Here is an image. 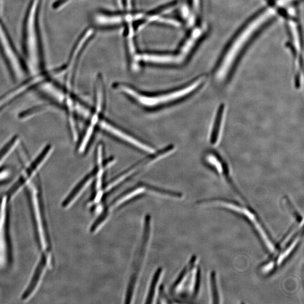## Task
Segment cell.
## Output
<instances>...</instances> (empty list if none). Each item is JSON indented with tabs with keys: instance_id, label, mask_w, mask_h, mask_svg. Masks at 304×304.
Instances as JSON below:
<instances>
[{
	"instance_id": "cell-1",
	"label": "cell",
	"mask_w": 304,
	"mask_h": 304,
	"mask_svg": "<svg viewBox=\"0 0 304 304\" xmlns=\"http://www.w3.org/2000/svg\"><path fill=\"white\" fill-rule=\"evenodd\" d=\"M271 7L265 8L260 11L251 20L243 25L242 30H239L238 35L235 36L231 44L228 46L226 51L224 52L222 56L214 70L215 81L219 85L224 86L229 82L236 69L239 62V51H242L252 41L254 36L257 35L254 32L260 31V29L267 23V19L272 17L273 10Z\"/></svg>"
},
{
	"instance_id": "cell-2",
	"label": "cell",
	"mask_w": 304,
	"mask_h": 304,
	"mask_svg": "<svg viewBox=\"0 0 304 304\" xmlns=\"http://www.w3.org/2000/svg\"><path fill=\"white\" fill-rule=\"evenodd\" d=\"M25 189L27 195L38 249L41 254L52 256L51 235L39 175L30 181Z\"/></svg>"
},
{
	"instance_id": "cell-3",
	"label": "cell",
	"mask_w": 304,
	"mask_h": 304,
	"mask_svg": "<svg viewBox=\"0 0 304 304\" xmlns=\"http://www.w3.org/2000/svg\"><path fill=\"white\" fill-rule=\"evenodd\" d=\"M204 206L218 207L236 214L245 219L253 228L261 244L271 255L277 248V243L258 213L248 203H239L223 198H211L199 201Z\"/></svg>"
},
{
	"instance_id": "cell-4",
	"label": "cell",
	"mask_w": 304,
	"mask_h": 304,
	"mask_svg": "<svg viewBox=\"0 0 304 304\" xmlns=\"http://www.w3.org/2000/svg\"><path fill=\"white\" fill-rule=\"evenodd\" d=\"M201 274L199 258L194 254L173 285L172 294L177 302H192L197 298L200 290Z\"/></svg>"
},
{
	"instance_id": "cell-5",
	"label": "cell",
	"mask_w": 304,
	"mask_h": 304,
	"mask_svg": "<svg viewBox=\"0 0 304 304\" xmlns=\"http://www.w3.org/2000/svg\"><path fill=\"white\" fill-rule=\"evenodd\" d=\"M299 226H292L280 240L277 243L275 252L270 255L269 259L259 267L261 275L268 276L272 275L286 264L299 248L302 242L303 232Z\"/></svg>"
},
{
	"instance_id": "cell-6",
	"label": "cell",
	"mask_w": 304,
	"mask_h": 304,
	"mask_svg": "<svg viewBox=\"0 0 304 304\" xmlns=\"http://www.w3.org/2000/svg\"><path fill=\"white\" fill-rule=\"evenodd\" d=\"M207 79V74H201L192 79L187 85L182 87V88L174 91L172 93L165 95V96L155 98L140 96L134 90L126 87H122L121 89L127 93L130 94L131 96L134 97L140 103L147 106H153L162 103V102L180 100L181 99L193 96L203 89L206 85Z\"/></svg>"
},
{
	"instance_id": "cell-7",
	"label": "cell",
	"mask_w": 304,
	"mask_h": 304,
	"mask_svg": "<svg viewBox=\"0 0 304 304\" xmlns=\"http://www.w3.org/2000/svg\"><path fill=\"white\" fill-rule=\"evenodd\" d=\"M10 200L5 194L0 198V271L12 263V248L10 233Z\"/></svg>"
},
{
	"instance_id": "cell-8",
	"label": "cell",
	"mask_w": 304,
	"mask_h": 304,
	"mask_svg": "<svg viewBox=\"0 0 304 304\" xmlns=\"http://www.w3.org/2000/svg\"><path fill=\"white\" fill-rule=\"evenodd\" d=\"M53 150L52 146L48 144L41 151L39 155L33 159L29 165L25 167L14 183L7 190L5 195L11 201L20 193L22 189H25L26 185L32 180L39 173L41 167L50 157Z\"/></svg>"
},
{
	"instance_id": "cell-9",
	"label": "cell",
	"mask_w": 304,
	"mask_h": 304,
	"mask_svg": "<svg viewBox=\"0 0 304 304\" xmlns=\"http://www.w3.org/2000/svg\"><path fill=\"white\" fill-rule=\"evenodd\" d=\"M203 161L209 169L214 172L222 178L233 192L237 196L243 203H248L244 196L239 191L236 185L231 177L229 164L226 158L218 151L214 150H208L204 152L203 155Z\"/></svg>"
},
{
	"instance_id": "cell-10",
	"label": "cell",
	"mask_w": 304,
	"mask_h": 304,
	"mask_svg": "<svg viewBox=\"0 0 304 304\" xmlns=\"http://www.w3.org/2000/svg\"><path fill=\"white\" fill-rule=\"evenodd\" d=\"M52 256L40 254L29 282L22 294V301L28 302L36 295L48 272L52 269L54 264Z\"/></svg>"
},
{
	"instance_id": "cell-11",
	"label": "cell",
	"mask_w": 304,
	"mask_h": 304,
	"mask_svg": "<svg viewBox=\"0 0 304 304\" xmlns=\"http://www.w3.org/2000/svg\"><path fill=\"white\" fill-rule=\"evenodd\" d=\"M44 77L42 74L30 78L16 88L11 90L9 92L3 94L0 97V112L11 102L25 93L26 91L36 87L44 81Z\"/></svg>"
},
{
	"instance_id": "cell-12",
	"label": "cell",
	"mask_w": 304,
	"mask_h": 304,
	"mask_svg": "<svg viewBox=\"0 0 304 304\" xmlns=\"http://www.w3.org/2000/svg\"><path fill=\"white\" fill-rule=\"evenodd\" d=\"M149 220L150 219L147 217L146 218V231L144 232L146 234V236L144 237V240L145 241H143V245H142L141 248H140L139 254H138V257H137V259L135 262L136 263L134 264V271H133L131 278L130 280V283H129L128 284L126 298V300H128H128H130L132 299V294L134 293V290L136 283V280L138 279V277L140 271V268L142 267V262L144 257H145L147 243L148 242V239H149L150 228L148 227L150 224Z\"/></svg>"
},
{
	"instance_id": "cell-13",
	"label": "cell",
	"mask_w": 304,
	"mask_h": 304,
	"mask_svg": "<svg viewBox=\"0 0 304 304\" xmlns=\"http://www.w3.org/2000/svg\"><path fill=\"white\" fill-rule=\"evenodd\" d=\"M226 111V104L222 102L216 109L214 119H213L210 134L209 143L211 146H215L219 142L222 135V129Z\"/></svg>"
},
{
	"instance_id": "cell-14",
	"label": "cell",
	"mask_w": 304,
	"mask_h": 304,
	"mask_svg": "<svg viewBox=\"0 0 304 304\" xmlns=\"http://www.w3.org/2000/svg\"><path fill=\"white\" fill-rule=\"evenodd\" d=\"M101 126L105 129V130L111 132L114 135H116L118 137H120V138L123 139L128 143H131L132 145H134L136 147H138L140 149L145 151L148 153H154V150L149 147L145 145L143 143H140L137 141L134 138H132L131 136L124 134L123 132L117 130V129L114 128L111 125H108L107 123H105L104 121H102L101 124Z\"/></svg>"
},
{
	"instance_id": "cell-15",
	"label": "cell",
	"mask_w": 304,
	"mask_h": 304,
	"mask_svg": "<svg viewBox=\"0 0 304 304\" xmlns=\"http://www.w3.org/2000/svg\"><path fill=\"white\" fill-rule=\"evenodd\" d=\"M208 292L211 303L218 304L221 300L217 275L214 271L209 272L208 276Z\"/></svg>"
},
{
	"instance_id": "cell-16",
	"label": "cell",
	"mask_w": 304,
	"mask_h": 304,
	"mask_svg": "<svg viewBox=\"0 0 304 304\" xmlns=\"http://www.w3.org/2000/svg\"><path fill=\"white\" fill-rule=\"evenodd\" d=\"M284 206L287 208L289 213L291 215L292 217L295 220L296 223L300 227H303L304 219L303 216L300 214L298 209L294 206L291 200L287 196L284 197L282 200Z\"/></svg>"
},
{
	"instance_id": "cell-17",
	"label": "cell",
	"mask_w": 304,
	"mask_h": 304,
	"mask_svg": "<svg viewBox=\"0 0 304 304\" xmlns=\"http://www.w3.org/2000/svg\"><path fill=\"white\" fill-rule=\"evenodd\" d=\"M161 273L162 269H159L156 273H155L153 279H152L149 290V293H148V297L147 298L148 301H150L149 303H150L151 300H153L154 299L155 287H156L159 278L161 277Z\"/></svg>"
},
{
	"instance_id": "cell-18",
	"label": "cell",
	"mask_w": 304,
	"mask_h": 304,
	"mask_svg": "<svg viewBox=\"0 0 304 304\" xmlns=\"http://www.w3.org/2000/svg\"><path fill=\"white\" fill-rule=\"evenodd\" d=\"M93 129H94L93 125H91V127L88 129V131H87L86 133L84 140H83V142L81 144L80 148H79V152H82L85 149L87 142H89V140L90 138L91 134H92Z\"/></svg>"
},
{
	"instance_id": "cell-19",
	"label": "cell",
	"mask_w": 304,
	"mask_h": 304,
	"mask_svg": "<svg viewBox=\"0 0 304 304\" xmlns=\"http://www.w3.org/2000/svg\"><path fill=\"white\" fill-rule=\"evenodd\" d=\"M71 1V0H56L52 6L55 9H61L62 7L66 5L67 3H69Z\"/></svg>"
}]
</instances>
